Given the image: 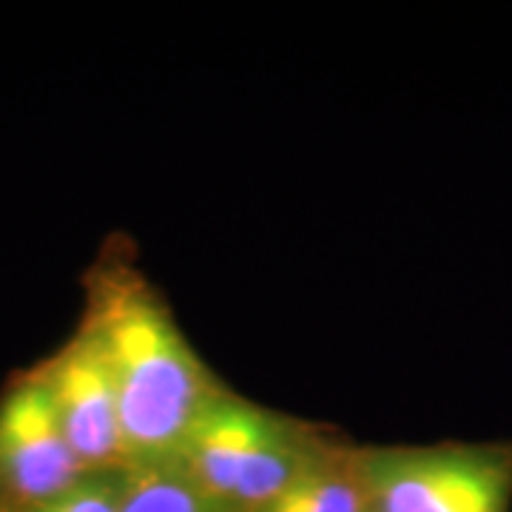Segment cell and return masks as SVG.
Here are the masks:
<instances>
[{
	"label": "cell",
	"instance_id": "6da1fadb",
	"mask_svg": "<svg viewBox=\"0 0 512 512\" xmlns=\"http://www.w3.org/2000/svg\"><path fill=\"white\" fill-rule=\"evenodd\" d=\"M83 325L100 342L114 379L128 470L174 461L194 421L225 387L128 265L103 262L94 271Z\"/></svg>",
	"mask_w": 512,
	"mask_h": 512
},
{
	"label": "cell",
	"instance_id": "7a4b0ae2",
	"mask_svg": "<svg viewBox=\"0 0 512 512\" xmlns=\"http://www.w3.org/2000/svg\"><path fill=\"white\" fill-rule=\"evenodd\" d=\"M330 453L305 424L222 390L171 464L228 512H259Z\"/></svg>",
	"mask_w": 512,
	"mask_h": 512
},
{
	"label": "cell",
	"instance_id": "3957f363",
	"mask_svg": "<svg viewBox=\"0 0 512 512\" xmlns=\"http://www.w3.org/2000/svg\"><path fill=\"white\" fill-rule=\"evenodd\" d=\"M356 467L370 512H510L507 444L359 450Z\"/></svg>",
	"mask_w": 512,
	"mask_h": 512
},
{
	"label": "cell",
	"instance_id": "277c9868",
	"mask_svg": "<svg viewBox=\"0 0 512 512\" xmlns=\"http://www.w3.org/2000/svg\"><path fill=\"white\" fill-rule=\"evenodd\" d=\"M86 478L43 379L23 373L0 399V512L57 501Z\"/></svg>",
	"mask_w": 512,
	"mask_h": 512
},
{
	"label": "cell",
	"instance_id": "5b68a950",
	"mask_svg": "<svg viewBox=\"0 0 512 512\" xmlns=\"http://www.w3.org/2000/svg\"><path fill=\"white\" fill-rule=\"evenodd\" d=\"M35 370L52 396L57 421L80 467L89 476L128 470L117 390L92 330L80 325L72 339Z\"/></svg>",
	"mask_w": 512,
	"mask_h": 512
},
{
	"label": "cell",
	"instance_id": "8992f818",
	"mask_svg": "<svg viewBox=\"0 0 512 512\" xmlns=\"http://www.w3.org/2000/svg\"><path fill=\"white\" fill-rule=\"evenodd\" d=\"M259 512H370L356 453L333 447L313 470L296 478L291 487Z\"/></svg>",
	"mask_w": 512,
	"mask_h": 512
},
{
	"label": "cell",
	"instance_id": "52a82bcc",
	"mask_svg": "<svg viewBox=\"0 0 512 512\" xmlns=\"http://www.w3.org/2000/svg\"><path fill=\"white\" fill-rule=\"evenodd\" d=\"M117 512H228L177 464H140L123 473Z\"/></svg>",
	"mask_w": 512,
	"mask_h": 512
},
{
	"label": "cell",
	"instance_id": "ba28073f",
	"mask_svg": "<svg viewBox=\"0 0 512 512\" xmlns=\"http://www.w3.org/2000/svg\"><path fill=\"white\" fill-rule=\"evenodd\" d=\"M123 473L89 476L80 487H74L72 493H66L63 498L20 512H117L120 490H123Z\"/></svg>",
	"mask_w": 512,
	"mask_h": 512
}]
</instances>
